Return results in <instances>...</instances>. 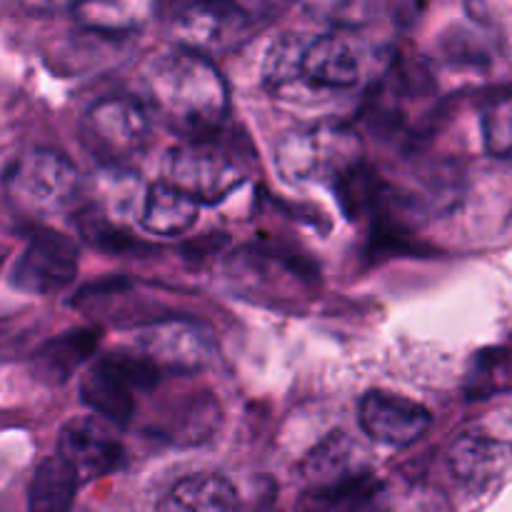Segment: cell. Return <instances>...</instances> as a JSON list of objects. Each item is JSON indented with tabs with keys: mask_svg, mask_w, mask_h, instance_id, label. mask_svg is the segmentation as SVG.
I'll list each match as a JSON object with an SVG mask.
<instances>
[{
	"mask_svg": "<svg viewBox=\"0 0 512 512\" xmlns=\"http://www.w3.org/2000/svg\"><path fill=\"white\" fill-rule=\"evenodd\" d=\"M240 10L250 15V18L258 23V20H268L275 18L278 13H283L293 0H233Z\"/></svg>",
	"mask_w": 512,
	"mask_h": 512,
	"instance_id": "cell-23",
	"label": "cell"
},
{
	"mask_svg": "<svg viewBox=\"0 0 512 512\" xmlns=\"http://www.w3.org/2000/svg\"><path fill=\"white\" fill-rule=\"evenodd\" d=\"M8 190L33 213H58L80 190V170L55 150H30L8 168Z\"/></svg>",
	"mask_w": 512,
	"mask_h": 512,
	"instance_id": "cell-5",
	"label": "cell"
},
{
	"mask_svg": "<svg viewBox=\"0 0 512 512\" xmlns=\"http://www.w3.org/2000/svg\"><path fill=\"white\" fill-rule=\"evenodd\" d=\"M448 465L460 483L483 488L512 468V443L483 433H465L450 448Z\"/></svg>",
	"mask_w": 512,
	"mask_h": 512,
	"instance_id": "cell-13",
	"label": "cell"
},
{
	"mask_svg": "<svg viewBox=\"0 0 512 512\" xmlns=\"http://www.w3.org/2000/svg\"><path fill=\"white\" fill-rule=\"evenodd\" d=\"M163 370L143 353H110L95 360L80 380V398L98 418L110 425L130 423L135 413V395L158 385Z\"/></svg>",
	"mask_w": 512,
	"mask_h": 512,
	"instance_id": "cell-3",
	"label": "cell"
},
{
	"mask_svg": "<svg viewBox=\"0 0 512 512\" xmlns=\"http://www.w3.org/2000/svg\"><path fill=\"white\" fill-rule=\"evenodd\" d=\"M105 423L95 418H73L58 435V453L73 465L83 485L123 468L125 450Z\"/></svg>",
	"mask_w": 512,
	"mask_h": 512,
	"instance_id": "cell-11",
	"label": "cell"
},
{
	"mask_svg": "<svg viewBox=\"0 0 512 512\" xmlns=\"http://www.w3.org/2000/svg\"><path fill=\"white\" fill-rule=\"evenodd\" d=\"M143 80L150 110L188 138L213 135L228 115V83L208 55L185 48L158 53Z\"/></svg>",
	"mask_w": 512,
	"mask_h": 512,
	"instance_id": "cell-1",
	"label": "cell"
},
{
	"mask_svg": "<svg viewBox=\"0 0 512 512\" xmlns=\"http://www.w3.org/2000/svg\"><path fill=\"white\" fill-rule=\"evenodd\" d=\"M198 208L200 203L193 195L180 190L170 180H160L145 190L143 205H140V225L153 235L175 238L193 228L198 220Z\"/></svg>",
	"mask_w": 512,
	"mask_h": 512,
	"instance_id": "cell-14",
	"label": "cell"
},
{
	"mask_svg": "<svg viewBox=\"0 0 512 512\" xmlns=\"http://www.w3.org/2000/svg\"><path fill=\"white\" fill-rule=\"evenodd\" d=\"M305 13L313 18L350 30L368 23L375 13V0H300Z\"/></svg>",
	"mask_w": 512,
	"mask_h": 512,
	"instance_id": "cell-20",
	"label": "cell"
},
{
	"mask_svg": "<svg viewBox=\"0 0 512 512\" xmlns=\"http://www.w3.org/2000/svg\"><path fill=\"white\" fill-rule=\"evenodd\" d=\"M470 380L475 383L470 393H480L478 398H485L483 393L490 390L512 388V353L500 350V353L478 355V368L470 373Z\"/></svg>",
	"mask_w": 512,
	"mask_h": 512,
	"instance_id": "cell-22",
	"label": "cell"
},
{
	"mask_svg": "<svg viewBox=\"0 0 512 512\" xmlns=\"http://www.w3.org/2000/svg\"><path fill=\"white\" fill-rule=\"evenodd\" d=\"M135 345L160 370L175 375L200 373L218 355L213 330L193 318L155 320V323L140 328Z\"/></svg>",
	"mask_w": 512,
	"mask_h": 512,
	"instance_id": "cell-7",
	"label": "cell"
},
{
	"mask_svg": "<svg viewBox=\"0 0 512 512\" xmlns=\"http://www.w3.org/2000/svg\"><path fill=\"white\" fill-rule=\"evenodd\" d=\"M168 180L200 205L218 203L243 183L245 168L213 135H200L170 153Z\"/></svg>",
	"mask_w": 512,
	"mask_h": 512,
	"instance_id": "cell-4",
	"label": "cell"
},
{
	"mask_svg": "<svg viewBox=\"0 0 512 512\" xmlns=\"http://www.w3.org/2000/svg\"><path fill=\"white\" fill-rule=\"evenodd\" d=\"M355 140L340 130H303L285 138L278 148V168L288 180H313L325 173L343 178L358 165Z\"/></svg>",
	"mask_w": 512,
	"mask_h": 512,
	"instance_id": "cell-9",
	"label": "cell"
},
{
	"mask_svg": "<svg viewBox=\"0 0 512 512\" xmlns=\"http://www.w3.org/2000/svg\"><path fill=\"white\" fill-rule=\"evenodd\" d=\"M265 512H275V510H265Z\"/></svg>",
	"mask_w": 512,
	"mask_h": 512,
	"instance_id": "cell-25",
	"label": "cell"
},
{
	"mask_svg": "<svg viewBox=\"0 0 512 512\" xmlns=\"http://www.w3.org/2000/svg\"><path fill=\"white\" fill-rule=\"evenodd\" d=\"M73 13L80 25L95 33L123 35L158 15V0H83Z\"/></svg>",
	"mask_w": 512,
	"mask_h": 512,
	"instance_id": "cell-18",
	"label": "cell"
},
{
	"mask_svg": "<svg viewBox=\"0 0 512 512\" xmlns=\"http://www.w3.org/2000/svg\"><path fill=\"white\" fill-rule=\"evenodd\" d=\"M80 475L60 453L50 455L35 470L28 490L30 512H70L75 493L80 488Z\"/></svg>",
	"mask_w": 512,
	"mask_h": 512,
	"instance_id": "cell-17",
	"label": "cell"
},
{
	"mask_svg": "<svg viewBox=\"0 0 512 512\" xmlns=\"http://www.w3.org/2000/svg\"><path fill=\"white\" fill-rule=\"evenodd\" d=\"M20 3L35 13H63V10H75L83 0H20Z\"/></svg>",
	"mask_w": 512,
	"mask_h": 512,
	"instance_id": "cell-24",
	"label": "cell"
},
{
	"mask_svg": "<svg viewBox=\"0 0 512 512\" xmlns=\"http://www.w3.org/2000/svg\"><path fill=\"white\" fill-rule=\"evenodd\" d=\"M300 473L310 488H328L363 478L368 470L360 463L358 445L345 433H333L303 460Z\"/></svg>",
	"mask_w": 512,
	"mask_h": 512,
	"instance_id": "cell-16",
	"label": "cell"
},
{
	"mask_svg": "<svg viewBox=\"0 0 512 512\" xmlns=\"http://www.w3.org/2000/svg\"><path fill=\"white\" fill-rule=\"evenodd\" d=\"M95 345H98L95 330H70V333L53 338L38 350L35 373L45 383H65L93 355Z\"/></svg>",
	"mask_w": 512,
	"mask_h": 512,
	"instance_id": "cell-19",
	"label": "cell"
},
{
	"mask_svg": "<svg viewBox=\"0 0 512 512\" xmlns=\"http://www.w3.org/2000/svg\"><path fill=\"white\" fill-rule=\"evenodd\" d=\"M485 148L493 155H512V93L490 100L483 110Z\"/></svg>",
	"mask_w": 512,
	"mask_h": 512,
	"instance_id": "cell-21",
	"label": "cell"
},
{
	"mask_svg": "<svg viewBox=\"0 0 512 512\" xmlns=\"http://www.w3.org/2000/svg\"><path fill=\"white\" fill-rule=\"evenodd\" d=\"M158 18L178 48L208 58L243 45L255 25L233 0H158Z\"/></svg>",
	"mask_w": 512,
	"mask_h": 512,
	"instance_id": "cell-2",
	"label": "cell"
},
{
	"mask_svg": "<svg viewBox=\"0 0 512 512\" xmlns=\"http://www.w3.org/2000/svg\"><path fill=\"white\" fill-rule=\"evenodd\" d=\"M153 512H238V493L223 475L195 473L178 480Z\"/></svg>",
	"mask_w": 512,
	"mask_h": 512,
	"instance_id": "cell-15",
	"label": "cell"
},
{
	"mask_svg": "<svg viewBox=\"0 0 512 512\" xmlns=\"http://www.w3.org/2000/svg\"><path fill=\"white\" fill-rule=\"evenodd\" d=\"M150 138V113L140 100L110 95L85 113L83 140L95 158L120 165L143 153Z\"/></svg>",
	"mask_w": 512,
	"mask_h": 512,
	"instance_id": "cell-6",
	"label": "cell"
},
{
	"mask_svg": "<svg viewBox=\"0 0 512 512\" xmlns=\"http://www.w3.org/2000/svg\"><path fill=\"white\" fill-rule=\"evenodd\" d=\"M433 425V415L425 405L388 393V390H370L360 400V428L370 440L388 448H405L423 438Z\"/></svg>",
	"mask_w": 512,
	"mask_h": 512,
	"instance_id": "cell-10",
	"label": "cell"
},
{
	"mask_svg": "<svg viewBox=\"0 0 512 512\" xmlns=\"http://www.w3.org/2000/svg\"><path fill=\"white\" fill-rule=\"evenodd\" d=\"M78 275V248L55 230H38L15 260L13 285L30 295H53Z\"/></svg>",
	"mask_w": 512,
	"mask_h": 512,
	"instance_id": "cell-8",
	"label": "cell"
},
{
	"mask_svg": "<svg viewBox=\"0 0 512 512\" xmlns=\"http://www.w3.org/2000/svg\"><path fill=\"white\" fill-rule=\"evenodd\" d=\"M363 50L343 33H328L303 43L300 80L310 88L345 90L363 78Z\"/></svg>",
	"mask_w": 512,
	"mask_h": 512,
	"instance_id": "cell-12",
	"label": "cell"
}]
</instances>
